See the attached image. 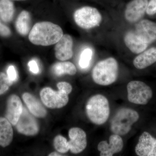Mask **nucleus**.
I'll use <instances>...</instances> for the list:
<instances>
[{
	"label": "nucleus",
	"mask_w": 156,
	"mask_h": 156,
	"mask_svg": "<svg viewBox=\"0 0 156 156\" xmlns=\"http://www.w3.org/2000/svg\"><path fill=\"white\" fill-rule=\"evenodd\" d=\"M63 35V31L59 26L44 21L34 26L29 35V40L34 45L49 46L56 44Z\"/></svg>",
	"instance_id": "obj_1"
},
{
	"label": "nucleus",
	"mask_w": 156,
	"mask_h": 156,
	"mask_svg": "<svg viewBox=\"0 0 156 156\" xmlns=\"http://www.w3.org/2000/svg\"><path fill=\"white\" fill-rule=\"evenodd\" d=\"M86 109L89 119L96 125L106 122L110 112L108 100L101 94L93 95L89 98L86 105Z\"/></svg>",
	"instance_id": "obj_2"
},
{
	"label": "nucleus",
	"mask_w": 156,
	"mask_h": 156,
	"mask_svg": "<svg viewBox=\"0 0 156 156\" xmlns=\"http://www.w3.org/2000/svg\"><path fill=\"white\" fill-rule=\"evenodd\" d=\"M118 74V62L115 58L110 57L97 63L92 70V77L96 84L107 86L116 81Z\"/></svg>",
	"instance_id": "obj_3"
},
{
	"label": "nucleus",
	"mask_w": 156,
	"mask_h": 156,
	"mask_svg": "<svg viewBox=\"0 0 156 156\" xmlns=\"http://www.w3.org/2000/svg\"><path fill=\"white\" fill-rule=\"evenodd\" d=\"M139 119V115L134 110L127 108L120 109L111 122V131L120 136L126 135L130 132L132 126Z\"/></svg>",
	"instance_id": "obj_4"
},
{
	"label": "nucleus",
	"mask_w": 156,
	"mask_h": 156,
	"mask_svg": "<svg viewBox=\"0 0 156 156\" xmlns=\"http://www.w3.org/2000/svg\"><path fill=\"white\" fill-rule=\"evenodd\" d=\"M128 100L131 103L145 105L153 97L150 87L140 81H132L127 85Z\"/></svg>",
	"instance_id": "obj_5"
},
{
	"label": "nucleus",
	"mask_w": 156,
	"mask_h": 156,
	"mask_svg": "<svg viewBox=\"0 0 156 156\" xmlns=\"http://www.w3.org/2000/svg\"><path fill=\"white\" fill-rule=\"evenodd\" d=\"M74 19L77 25L81 28L89 29L99 25L102 17L97 9L86 6L75 12Z\"/></svg>",
	"instance_id": "obj_6"
},
{
	"label": "nucleus",
	"mask_w": 156,
	"mask_h": 156,
	"mask_svg": "<svg viewBox=\"0 0 156 156\" xmlns=\"http://www.w3.org/2000/svg\"><path fill=\"white\" fill-rule=\"evenodd\" d=\"M68 94L61 90L54 91L50 87L43 88L40 92V97L43 104L50 108H60L68 103Z\"/></svg>",
	"instance_id": "obj_7"
},
{
	"label": "nucleus",
	"mask_w": 156,
	"mask_h": 156,
	"mask_svg": "<svg viewBox=\"0 0 156 156\" xmlns=\"http://www.w3.org/2000/svg\"><path fill=\"white\" fill-rule=\"evenodd\" d=\"M33 116L23 107L22 113L15 126L19 133L28 136H35L38 133L39 124Z\"/></svg>",
	"instance_id": "obj_8"
},
{
	"label": "nucleus",
	"mask_w": 156,
	"mask_h": 156,
	"mask_svg": "<svg viewBox=\"0 0 156 156\" xmlns=\"http://www.w3.org/2000/svg\"><path fill=\"white\" fill-rule=\"evenodd\" d=\"M70 140L68 141L69 150L74 154L80 153L87 147V136L86 132L80 128H72L69 131Z\"/></svg>",
	"instance_id": "obj_9"
},
{
	"label": "nucleus",
	"mask_w": 156,
	"mask_h": 156,
	"mask_svg": "<svg viewBox=\"0 0 156 156\" xmlns=\"http://www.w3.org/2000/svg\"><path fill=\"white\" fill-rule=\"evenodd\" d=\"M139 156H156V139L148 132H144L140 136L135 148Z\"/></svg>",
	"instance_id": "obj_10"
},
{
	"label": "nucleus",
	"mask_w": 156,
	"mask_h": 156,
	"mask_svg": "<svg viewBox=\"0 0 156 156\" xmlns=\"http://www.w3.org/2000/svg\"><path fill=\"white\" fill-rule=\"evenodd\" d=\"M134 31L141 41L148 44L156 41V23L148 20H143L138 23Z\"/></svg>",
	"instance_id": "obj_11"
},
{
	"label": "nucleus",
	"mask_w": 156,
	"mask_h": 156,
	"mask_svg": "<svg viewBox=\"0 0 156 156\" xmlns=\"http://www.w3.org/2000/svg\"><path fill=\"white\" fill-rule=\"evenodd\" d=\"M23 109L22 102L19 96L15 94L10 95L7 101L5 118L11 125L16 126Z\"/></svg>",
	"instance_id": "obj_12"
},
{
	"label": "nucleus",
	"mask_w": 156,
	"mask_h": 156,
	"mask_svg": "<svg viewBox=\"0 0 156 156\" xmlns=\"http://www.w3.org/2000/svg\"><path fill=\"white\" fill-rule=\"evenodd\" d=\"M148 0H132L125 11L126 19L130 22H136L144 15L147 9Z\"/></svg>",
	"instance_id": "obj_13"
},
{
	"label": "nucleus",
	"mask_w": 156,
	"mask_h": 156,
	"mask_svg": "<svg viewBox=\"0 0 156 156\" xmlns=\"http://www.w3.org/2000/svg\"><path fill=\"white\" fill-rule=\"evenodd\" d=\"M109 140V143L104 140L98 144L97 148L100 152V156H112L119 153L122 150L124 142L120 135L112 134L110 136Z\"/></svg>",
	"instance_id": "obj_14"
},
{
	"label": "nucleus",
	"mask_w": 156,
	"mask_h": 156,
	"mask_svg": "<svg viewBox=\"0 0 156 156\" xmlns=\"http://www.w3.org/2000/svg\"><path fill=\"white\" fill-rule=\"evenodd\" d=\"M73 40L69 35L65 34L56 43L55 47V55L56 58L64 61L73 57Z\"/></svg>",
	"instance_id": "obj_15"
},
{
	"label": "nucleus",
	"mask_w": 156,
	"mask_h": 156,
	"mask_svg": "<svg viewBox=\"0 0 156 156\" xmlns=\"http://www.w3.org/2000/svg\"><path fill=\"white\" fill-rule=\"evenodd\" d=\"M22 98L31 114L39 118H44L46 116L47 110L33 95L28 92H25L23 94Z\"/></svg>",
	"instance_id": "obj_16"
},
{
	"label": "nucleus",
	"mask_w": 156,
	"mask_h": 156,
	"mask_svg": "<svg viewBox=\"0 0 156 156\" xmlns=\"http://www.w3.org/2000/svg\"><path fill=\"white\" fill-rule=\"evenodd\" d=\"M156 62V48H152L142 52L134 58L133 64L137 69H142Z\"/></svg>",
	"instance_id": "obj_17"
},
{
	"label": "nucleus",
	"mask_w": 156,
	"mask_h": 156,
	"mask_svg": "<svg viewBox=\"0 0 156 156\" xmlns=\"http://www.w3.org/2000/svg\"><path fill=\"white\" fill-rule=\"evenodd\" d=\"M124 41L129 50L135 54L142 53L147 49L148 45L141 41L134 31L128 32L126 34Z\"/></svg>",
	"instance_id": "obj_18"
},
{
	"label": "nucleus",
	"mask_w": 156,
	"mask_h": 156,
	"mask_svg": "<svg viewBox=\"0 0 156 156\" xmlns=\"http://www.w3.org/2000/svg\"><path fill=\"white\" fill-rule=\"evenodd\" d=\"M14 131L12 125L5 117H0V146L5 147L11 144Z\"/></svg>",
	"instance_id": "obj_19"
},
{
	"label": "nucleus",
	"mask_w": 156,
	"mask_h": 156,
	"mask_svg": "<svg viewBox=\"0 0 156 156\" xmlns=\"http://www.w3.org/2000/svg\"><path fill=\"white\" fill-rule=\"evenodd\" d=\"M30 20V14L28 11L24 10L19 14L15 23V27L20 34L26 36L29 33Z\"/></svg>",
	"instance_id": "obj_20"
},
{
	"label": "nucleus",
	"mask_w": 156,
	"mask_h": 156,
	"mask_svg": "<svg viewBox=\"0 0 156 156\" xmlns=\"http://www.w3.org/2000/svg\"><path fill=\"white\" fill-rule=\"evenodd\" d=\"M15 8L11 0H0V18L4 23H9L14 17Z\"/></svg>",
	"instance_id": "obj_21"
},
{
	"label": "nucleus",
	"mask_w": 156,
	"mask_h": 156,
	"mask_svg": "<svg viewBox=\"0 0 156 156\" xmlns=\"http://www.w3.org/2000/svg\"><path fill=\"white\" fill-rule=\"evenodd\" d=\"M52 70L53 73L58 76L65 74L73 76L77 72L75 66L70 62H62L53 65Z\"/></svg>",
	"instance_id": "obj_22"
},
{
	"label": "nucleus",
	"mask_w": 156,
	"mask_h": 156,
	"mask_svg": "<svg viewBox=\"0 0 156 156\" xmlns=\"http://www.w3.org/2000/svg\"><path fill=\"white\" fill-rule=\"evenodd\" d=\"M53 145L56 151L60 153L65 154L69 150L68 141L64 136L58 135L53 140Z\"/></svg>",
	"instance_id": "obj_23"
},
{
	"label": "nucleus",
	"mask_w": 156,
	"mask_h": 156,
	"mask_svg": "<svg viewBox=\"0 0 156 156\" xmlns=\"http://www.w3.org/2000/svg\"><path fill=\"white\" fill-rule=\"evenodd\" d=\"M92 51L90 48H87L83 50L80 55L79 65L82 69H86L89 66L92 59Z\"/></svg>",
	"instance_id": "obj_24"
},
{
	"label": "nucleus",
	"mask_w": 156,
	"mask_h": 156,
	"mask_svg": "<svg viewBox=\"0 0 156 156\" xmlns=\"http://www.w3.org/2000/svg\"><path fill=\"white\" fill-rule=\"evenodd\" d=\"M13 83L5 73L0 72V95L5 93Z\"/></svg>",
	"instance_id": "obj_25"
},
{
	"label": "nucleus",
	"mask_w": 156,
	"mask_h": 156,
	"mask_svg": "<svg viewBox=\"0 0 156 156\" xmlns=\"http://www.w3.org/2000/svg\"><path fill=\"white\" fill-rule=\"evenodd\" d=\"M11 29L9 27L2 22L0 18V36L3 37H9L11 36Z\"/></svg>",
	"instance_id": "obj_26"
},
{
	"label": "nucleus",
	"mask_w": 156,
	"mask_h": 156,
	"mask_svg": "<svg viewBox=\"0 0 156 156\" xmlns=\"http://www.w3.org/2000/svg\"><path fill=\"white\" fill-rule=\"evenodd\" d=\"M57 87L58 90H62L69 95L72 92L73 87L69 83L66 82H59L57 84Z\"/></svg>",
	"instance_id": "obj_27"
},
{
	"label": "nucleus",
	"mask_w": 156,
	"mask_h": 156,
	"mask_svg": "<svg viewBox=\"0 0 156 156\" xmlns=\"http://www.w3.org/2000/svg\"><path fill=\"white\" fill-rule=\"evenodd\" d=\"M7 76L11 81L14 83L17 81V74L15 67L13 66H10L7 70Z\"/></svg>",
	"instance_id": "obj_28"
},
{
	"label": "nucleus",
	"mask_w": 156,
	"mask_h": 156,
	"mask_svg": "<svg viewBox=\"0 0 156 156\" xmlns=\"http://www.w3.org/2000/svg\"><path fill=\"white\" fill-rule=\"evenodd\" d=\"M147 14L149 15H153L156 13V0H150L148 3Z\"/></svg>",
	"instance_id": "obj_29"
},
{
	"label": "nucleus",
	"mask_w": 156,
	"mask_h": 156,
	"mask_svg": "<svg viewBox=\"0 0 156 156\" xmlns=\"http://www.w3.org/2000/svg\"><path fill=\"white\" fill-rule=\"evenodd\" d=\"M28 65L29 67L30 70L32 73L35 74L38 73L39 72L38 66L35 60H30L28 62Z\"/></svg>",
	"instance_id": "obj_30"
},
{
	"label": "nucleus",
	"mask_w": 156,
	"mask_h": 156,
	"mask_svg": "<svg viewBox=\"0 0 156 156\" xmlns=\"http://www.w3.org/2000/svg\"><path fill=\"white\" fill-rule=\"evenodd\" d=\"M49 156H62V155H60V154L56 152H53L49 154L48 155Z\"/></svg>",
	"instance_id": "obj_31"
},
{
	"label": "nucleus",
	"mask_w": 156,
	"mask_h": 156,
	"mask_svg": "<svg viewBox=\"0 0 156 156\" xmlns=\"http://www.w3.org/2000/svg\"><path fill=\"white\" fill-rule=\"evenodd\" d=\"M11 1H25V0H11Z\"/></svg>",
	"instance_id": "obj_32"
}]
</instances>
